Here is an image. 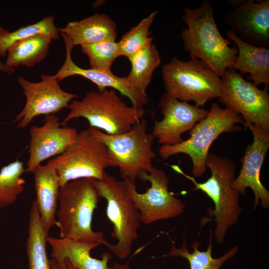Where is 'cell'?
<instances>
[{"label":"cell","instance_id":"obj_1","mask_svg":"<svg viewBox=\"0 0 269 269\" xmlns=\"http://www.w3.org/2000/svg\"><path fill=\"white\" fill-rule=\"evenodd\" d=\"M184 11L182 19L187 25L181 32L184 50L191 59L203 61L221 77L226 70L233 67L237 47H230L232 43L220 32L209 0L196 8L184 7Z\"/></svg>","mask_w":269,"mask_h":269},{"label":"cell","instance_id":"obj_2","mask_svg":"<svg viewBox=\"0 0 269 269\" xmlns=\"http://www.w3.org/2000/svg\"><path fill=\"white\" fill-rule=\"evenodd\" d=\"M206 167L211 171V176L205 182H198L194 177L185 173L176 165L171 167L184 176L194 185V190L204 192L213 201L216 227L214 237L217 243L222 244L229 229L235 225L243 210L240 205V193L233 187L235 179V165L230 159L209 153L206 162Z\"/></svg>","mask_w":269,"mask_h":269},{"label":"cell","instance_id":"obj_3","mask_svg":"<svg viewBox=\"0 0 269 269\" xmlns=\"http://www.w3.org/2000/svg\"><path fill=\"white\" fill-rule=\"evenodd\" d=\"M96 179L85 178L69 181L61 187L56 220L59 238L94 242L104 245V234L92 228L93 215L100 196Z\"/></svg>","mask_w":269,"mask_h":269},{"label":"cell","instance_id":"obj_4","mask_svg":"<svg viewBox=\"0 0 269 269\" xmlns=\"http://www.w3.org/2000/svg\"><path fill=\"white\" fill-rule=\"evenodd\" d=\"M68 108L70 111L61 123L62 126L73 119L84 118L90 127L110 135L130 131L145 113L142 107L127 106L113 89L90 91L81 100H73Z\"/></svg>","mask_w":269,"mask_h":269},{"label":"cell","instance_id":"obj_5","mask_svg":"<svg viewBox=\"0 0 269 269\" xmlns=\"http://www.w3.org/2000/svg\"><path fill=\"white\" fill-rule=\"evenodd\" d=\"M244 123L241 116L234 111L213 103L207 116L189 131L188 139L175 145H162L159 148V155L163 159L179 153L188 155L192 162V175L200 177L206 171L209 150L214 140L224 133L241 131L238 124Z\"/></svg>","mask_w":269,"mask_h":269},{"label":"cell","instance_id":"obj_6","mask_svg":"<svg viewBox=\"0 0 269 269\" xmlns=\"http://www.w3.org/2000/svg\"><path fill=\"white\" fill-rule=\"evenodd\" d=\"M100 198L107 201L106 215L113 225L111 235L118 241L114 245L106 241L104 245L120 259H125L132 252L134 241L138 237L140 214L130 196L124 180L104 174L96 181Z\"/></svg>","mask_w":269,"mask_h":269},{"label":"cell","instance_id":"obj_7","mask_svg":"<svg viewBox=\"0 0 269 269\" xmlns=\"http://www.w3.org/2000/svg\"><path fill=\"white\" fill-rule=\"evenodd\" d=\"M147 124L146 120L142 119L130 131L118 135L89 128L107 147L112 166L119 168L123 179L135 182L142 174L150 173L153 168L152 162L156 154L152 146L155 138L147 133Z\"/></svg>","mask_w":269,"mask_h":269},{"label":"cell","instance_id":"obj_8","mask_svg":"<svg viewBox=\"0 0 269 269\" xmlns=\"http://www.w3.org/2000/svg\"><path fill=\"white\" fill-rule=\"evenodd\" d=\"M162 73L166 94L179 101H193L201 108L222 94L221 77L200 60L173 57L162 67Z\"/></svg>","mask_w":269,"mask_h":269},{"label":"cell","instance_id":"obj_9","mask_svg":"<svg viewBox=\"0 0 269 269\" xmlns=\"http://www.w3.org/2000/svg\"><path fill=\"white\" fill-rule=\"evenodd\" d=\"M47 163L56 168L60 187L82 178L99 180L106 173L105 169L112 166L107 147L89 129L78 133L65 151Z\"/></svg>","mask_w":269,"mask_h":269},{"label":"cell","instance_id":"obj_10","mask_svg":"<svg viewBox=\"0 0 269 269\" xmlns=\"http://www.w3.org/2000/svg\"><path fill=\"white\" fill-rule=\"evenodd\" d=\"M221 79L222 92L218 100L241 116L245 123L269 131V85L259 89L233 67L226 70Z\"/></svg>","mask_w":269,"mask_h":269},{"label":"cell","instance_id":"obj_11","mask_svg":"<svg viewBox=\"0 0 269 269\" xmlns=\"http://www.w3.org/2000/svg\"><path fill=\"white\" fill-rule=\"evenodd\" d=\"M125 181L130 196L140 214V221L145 225L178 217L184 211L185 205L169 190V179L165 172L153 167L149 173H144L139 180L148 181L150 186L144 193H138L135 182Z\"/></svg>","mask_w":269,"mask_h":269},{"label":"cell","instance_id":"obj_12","mask_svg":"<svg viewBox=\"0 0 269 269\" xmlns=\"http://www.w3.org/2000/svg\"><path fill=\"white\" fill-rule=\"evenodd\" d=\"M26 98L24 108L17 114L14 123H18V128L24 129L36 117L55 114L78 97L76 94L63 91L54 75L42 74L37 82L28 81L22 76L17 77Z\"/></svg>","mask_w":269,"mask_h":269},{"label":"cell","instance_id":"obj_13","mask_svg":"<svg viewBox=\"0 0 269 269\" xmlns=\"http://www.w3.org/2000/svg\"><path fill=\"white\" fill-rule=\"evenodd\" d=\"M243 125L251 131L254 139L246 148L241 170L232 186L240 195L246 194L247 188H251L254 194V209L260 204L263 208L268 209L269 191L261 181L260 173L269 148V131L252 123L244 122Z\"/></svg>","mask_w":269,"mask_h":269},{"label":"cell","instance_id":"obj_14","mask_svg":"<svg viewBox=\"0 0 269 269\" xmlns=\"http://www.w3.org/2000/svg\"><path fill=\"white\" fill-rule=\"evenodd\" d=\"M158 106L163 118L160 121H154L152 134L162 145L181 143L183 140L182 134L191 130L208 114V110L179 101L166 93L161 97Z\"/></svg>","mask_w":269,"mask_h":269},{"label":"cell","instance_id":"obj_15","mask_svg":"<svg viewBox=\"0 0 269 269\" xmlns=\"http://www.w3.org/2000/svg\"><path fill=\"white\" fill-rule=\"evenodd\" d=\"M44 125L29 129V158L25 172L32 173L44 160L62 154L71 144L78 133L72 127L61 126L55 114L45 116Z\"/></svg>","mask_w":269,"mask_h":269},{"label":"cell","instance_id":"obj_16","mask_svg":"<svg viewBox=\"0 0 269 269\" xmlns=\"http://www.w3.org/2000/svg\"><path fill=\"white\" fill-rule=\"evenodd\" d=\"M223 21L242 41L252 45L269 47V0L243 1L227 13Z\"/></svg>","mask_w":269,"mask_h":269},{"label":"cell","instance_id":"obj_17","mask_svg":"<svg viewBox=\"0 0 269 269\" xmlns=\"http://www.w3.org/2000/svg\"><path fill=\"white\" fill-rule=\"evenodd\" d=\"M60 34L65 45L66 56L62 66L54 75L58 82L70 76L79 75L95 84L99 92L105 90L107 87L118 91L122 95L129 98L134 107H142L148 102L147 95L143 94L132 85L126 77L117 76L112 71L84 69L76 65L72 58L71 53L74 46L71 39L64 33Z\"/></svg>","mask_w":269,"mask_h":269},{"label":"cell","instance_id":"obj_18","mask_svg":"<svg viewBox=\"0 0 269 269\" xmlns=\"http://www.w3.org/2000/svg\"><path fill=\"white\" fill-rule=\"evenodd\" d=\"M32 173L36 192L35 201L41 224L48 235L53 226H58L56 212L60 188L59 177L56 168L48 163L38 165Z\"/></svg>","mask_w":269,"mask_h":269},{"label":"cell","instance_id":"obj_19","mask_svg":"<svg viewBox=\"0 0 269 269\" xmlns=\"http://www.w3.org/2000/svg\"><path fill=\"white\" fill-rule=\"evenodd\" d=\"M47 243L52 249L51 258L60 267L67 259L75 269H112L108 266L112 259L108 252L103 253L101 259L91 257L90 252L100 245L98 243L49 236Z\"/></svg>","mask_w":269,"mask_h":269},{"label":"cell","instance_id":"obj_20","mask_svg":"<svg viewBox=\"0 0 269 269\" xmlns=\"http://www.w3.org/2000/svg\"><path fill=\"white\" fill-rule=\"evenodd\" d=\"M58 29L60 33H64L71 39L74 46L116 41L117 37L116 23L105 14L96 13L79 21L69 22Z\"/></svg>","mask_w":269,"mask_h":269},{"label":"cell","instance_id":"obj_21","mask_svg":"<svg viewBox=\"0 0 269 269\" xmlns=\"http://www.w3.org/2000/svg\"><path fill=\"white\" fill-rule=\"evenodd\" d=\"M227 39L234 42L238 53L233 68L242 72L248 73L247 78L258 86L269 84V49L251 45L241 40L231 30L226 32Z\"/></svg>","mask_w":269,"mask_h":269},{"label":"cell","instance_id":"obj_22","mask_svg":"<svg viewBox=\"0 0 269 269\" xmlns=\"http://www.w3.org/2000/svg\"><path fill=\"white\" fill-rule=\"evenodd\" d=\"M52 41L49 36L39 35L16 41L7 49L4 64L13 68L33 67L45 58Z\"/></svg>","mask_w":269,"mask_h":269},{"label":"cell","instance_id":"obj_23","mask_svg":"<svg viewBox=\"0 0 269 269\" xmlns=\"http://www.w3.org/2000/svg\"><path fill=\"white\" fill-rule=\"evenodd\" d=\"M27 232L26 251L29 269H51L46 250L48 235L41 225L35 200L30 209Z\"/></svg>","mask_w":269,"mask_h":269},{"label":"cell","instance_id":"obj_24","mask_svg":"<svg viewBox=\"0 0 269 269\" xmlns=\"http://www.w3.org/2000/svg\"><path fill=\"white\" fill-rule=\"evenodd\" d=\"M212 232L210 231L209 242L207 249L201 251L198 249L200 245L197 241L191 245L193 252L190 253L188 249L185 240L180 248L173 245L167 254L169 257H181L189 262L190 269H219L227 260L233 258L238 251V248L234 246L223 255L218 258H213L212 252Z\"/></svg>","mask_w":269,"mask_h":269},{"label":"cell","instance_id":"obj_25","mask_svg":"<svg viewBox=\"0 0 269 269\" xmlns=\"http://www.w3.org/2000/svg\"><path fill=\"white\" fill-rule=\"evenodd\" d=\"M129 60L131 69L126 77L129 82L145 95L153 73L161 63L159 52L152 43L133 55Z\"/></svg>","mask_w":269,"mask_h":269},{"label":"cell","instance_id":"obj_26","mask_svg":"<svg viewBox=\"0 0 269 269\" xmlns=\"http://www.w3.org/2000/svg\"><path fill=\"white\" fill-rule=\"evenodd\" d=\"M25 171L23 163L16 160L3 166L0 171V209L13 204L24 190Z\"/></svg>","mask_w":269,"mask_h":269},{"label":"cell","instance_id":"obj_27","mask_svg":"<svg viewBox=\"0 0 269 269\" xmlns=\"http://www.w3.org/2000/svg\"><path fill=\"white\" fill-rule=\"evenodd\" d=\"M60 32L56 27L54 17L48 15L40 21L25 26H21L12 32H8L0 37V56L4 57L7 49L12 43L32 36L44 35L52 40L59 38Z\"/></svg>","mask_w":269,"mask_h":269},{"label":"cell","instance_id":"obj_28","mask_svg":"<svg viewBox=\"0 0 269 269\" xmlns=\"http://www.w3.org/2000/svg\"><path fill=\"white\" fill-rule=\"evenodd\" d=\"M158 11H154L143 18L135 26L125 33L118 42L120 56L129 59L134 54L152 43L149 36V28Z\"/></svg>","mask_w":269,"mask_h":269},{"label":"cell","instance_id":"obj_29","mask_svg":"<svg viewBox=\"0 0 269 269\" xmlns=\"http://www.w3.org/2000/svg\"><path fill=\"white\" fill-rule=\"evenodd\" d=\"M87 56L90 68L98 70L111 71V67L120 56L118 43L116 41H105L81 46Z\"/></svg>","mask_w":269,"mask_h":269},{"label":"cell","instance_id":"obj_30","mask_svg":"<svg viewBox=\"0 0 269 269\" xmlns=\"http://www.w3.org/2000/svg\"><path fill=\"white\" fill-rule=\"evenodd\" d=\"M50 263L51 269H75L67 259L65 260L64 265L62 268H60L57 262L52 258L50 259ZM112 269H130V268L127 264L116 263L114 265Z\"/></svg>","mask_w":269,"mask_h":269},{"label":"cell","instance_id":"obj_31","mask_svg":"<svg viewBox=\"0 0 269 269\" xmlns=\"http://www.w3.org/2000/svg\"><path fill=\"white\" fill-rule=\"evenodd\" d=\"M0 71L11 75L14 72L15 69L14 68L7 66L0 59Z\"/></svg>","mask_w":269,"mask_h":269},{"label":"cell","instance_id":"obj_32","mask_svg":"<svg viewBox=\"0 0 269 269\" xmlns=\"http://www.w3.org/2000/svg\"><path fill=\"white\" fill-rule=\"evenodd\" d=\"M9 32L8 30L5 29H4L3 28H2L0 25V37L2 36H3V35H5L6 34V33H7L8 32Z\"/></svg>","mask_w":269,"mask_h":269}]
</instances>
